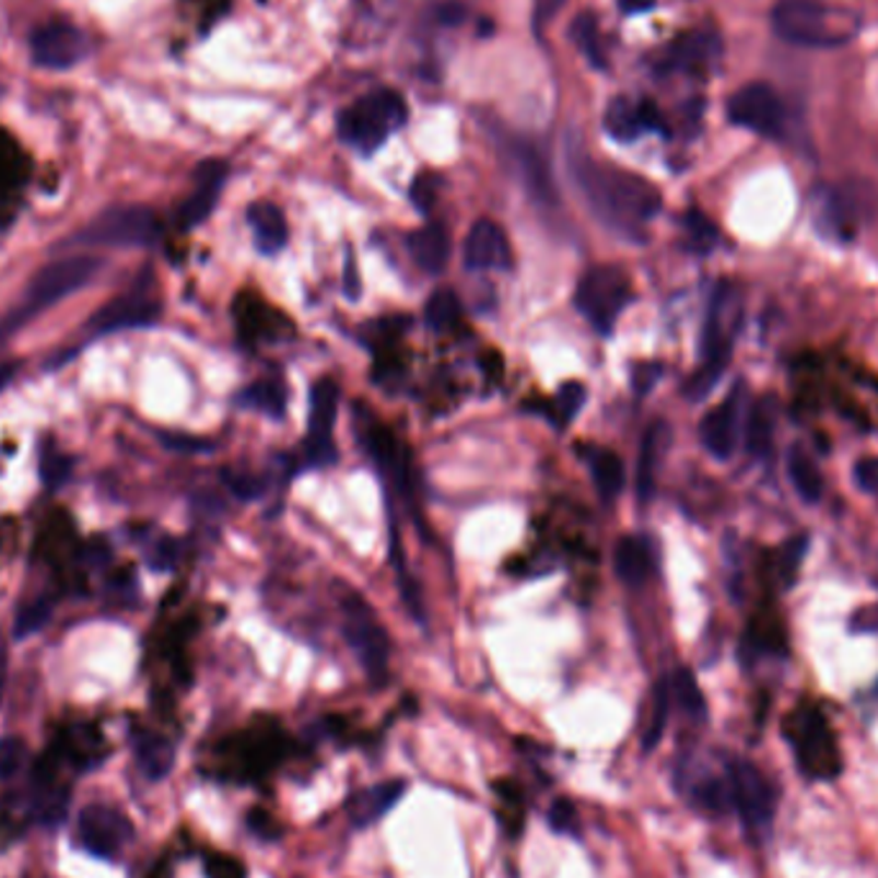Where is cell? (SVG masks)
<instances>
[{
  "label": "cell",
  "mask_w": 878,
  "mask_h": 878,
  "mask_svg": "<svg viewBox=\"0 0 878 878\" xmlns=\"http://www.w3.org/2000/svg\"><path fill=\"white\" fill-rule=\"evenodd\" d=\"M26 745L19 737H5L0 740V781H9L24 769Z\"/></svg>",
  "instance_id": "60d3db41"
},
{
  "label": "cell",
  "mask_w": 878,
  "mask_h": 878,
  "mask_svg": "<svg viewBox=\"0 0 878 878\" xmlns=\"http://www.w3.org/2000/svg\"><path fill=\"white\" fill-rule=\"evenodd\" d=\"M683 226H686V234H689V245H691V249H696V253H710V249L717 245V239H719L717 226H714L701 211L686 213Z\"/></svg>",
  "instance_id": "d590c367"
},
{
  "label": "cell",
  "mask_w": 878,
  "mask_h": 878,
  "mask_svg": "<svg viewBox=\"0 0 878 878\" xmlns=\"http://www.w3.org/2000/svg\"><path fill=\"white\" fill-rule=\"evenodd\" d=\"M434 196H437V180L432 178V175H419L414 180V186H411V201L419 211H430L432 203H434Z\"/></svg>",
  "instance_id": "f6af8a7d"
},
{
  "label": "cell",
  "mask_w": 878,
  "mask_h": 878,
  "mask_svg": "<svg viewBox=\"0 0 878 878\" xmlns=\"http://www.w3.org/2000/svg\"><path fill=\"white\" fill-rule=\"evenodd\" d=\"M614 567L627 586H642L653 567L651 550L640 537H622L614 550Z\"/></svg>",
  "instance_id": "d4e9b609"
},
{
  "label": "cell",
  "mask_w": 878,
  "mask_h": 878,
  "mask_svg": "<svg viewBox=\"0 0 878 878\" xmlns=\"http://www.w3.org/2000/svg\"><path fill=\"white\" fill-rule=\"evenodd\" d=\"M807 548H809V537L807 535L792 537V540H788L784 548H781V552H779V573H781V578H784L786 586L794 581L796 571H799L801 558H804V552H807Z\"/></svg>",
  "instance_id": "ab89813d"
},
{
  "label": "cell",
  "mask_w": 878,
  "mask_h": 878,
  "mask_svg": "<svg viewBox=\"0 0 878 878\" xmlns=\"http://www.w3.org/2000/svg\"><path fill=\"white\" fill-rule=\"evenodd\" d=\"M512 157L516 167H519L522 180L532 190V196L540 198L542 203L555 201V188H552L548 165H545V160L537 154L535 147H529L527 142H514Z\"/></svg>",
  "instance_id": "cb8c5ba5"
},
{
  "label": "cell",
  "mask_w": 878,
  "mask_h": 878,
  "mask_svg": "<svg viewBox=\"0 0 878 878\" xmlns=\"http://www.w3.org/2000/svg\"><path fill=\"white\" fill-rule=\"evenodd\" d=\"M78 838L80 845L95 858L110 861L131 840V824L121 811L110 809L106 804H91L80 811Z\"/></svg>",
  "instance_id": "7c38bea8"
},
{
  "label": "cell",
  "mask_w": 878,
  "mask_h": 878,
  "mask_svg": "<svg viewBox=\"0 0 878 878\" xmlns=\"http://www.w3.org/2000/svg\"><path fill=\"white\" fill-rule=\"evenodd\" d=\"M573 39L581 47L583 55L588 57V62L596 65V68H604L599 28H596L592 16H578V21H575V26H573Z\"/></svg>",
  "instance_id": "74e56055"
},
{
  "label": "cell",
  "mask_w": 878,
  "mask_h": 878,
  "mask_svg": "<svg viewBox=\"0 0 878 878\" xmlns=\"http://www.w3.org/2000/svg\"><path fill=\"white\" fill-rule=\"evenodd\" d=\"M137 763L150 781L167 779L175 765V748L160 735H142L137 740Z\"/></svg>",
  "instance_id": "4316f807"
},
{
  "label": "cell",
  "mask_w": 878,
  "mask_h": 878,
  "mask_svg": "<svg viewBox=\"0 0 878 878\" xmlns=\"http://www.w3.org/2000/svg\"><path fill=\"white\" fill-rule=\"evenodd\" d=\"M861 28L858 13L815 0H784L773 11V32L788 44L809 49H832L853 42Z\"/></svg>",
  "instance_id": "7a4b0ae2"
},
{
  "label": "cell",
  "mask_w": 878,
  "mask_h": 878,
  "mask_svg": "<svg viewBox=\"0 0 878 878\" xmlns=\"http://www.w3.org/2000/svg\"><path fill=\"white\" fill-rule=\"evenodd\" d=\"M722 57L719 36L712 32H691L674 42L666 55V70L686 72V75H706L717 68Z\"/></svg>",
  "instance_id": "e0dca14e"
},
{
  "label": "cell",
  "mask_w": 878,
  "mask_h": 878,
  "mask_svg": "<svg viewBox=\"0 0 878 878\" xmlns=\"http://www.w3.org/2000/svg\"><path fill=\"white\" fill-rule=\"evenodd\" d=\"M565 0H537L535 5V26H545L548 21L555 16L560 11V5H563Z\"/></svg>",
  "instance_id": "681fc988"
},
{
  "label": "cell",
  "mask_w": 878,
  "mask_h": 878,
  "mask_svg": "<svg viewBox=\"0 0 878 878\" xmlns=\"http://www.w3.org/2000/svg\"><path fill=\"white\" fill-rule=\"evenodd\" d=\"M588 465H592L596 489H599L601 496H619V491L624 489V465L619 460V455L607 447H594L588 449Z\"/></svg>",
  "instance_id": "83f0119b"
},
{
  "label": "cell",
  "mask_w": 878,
  "mask_h": 878,
  "mask_svg": "<svg viewBox=\"0 0 878 878\" xmlns=\"http://www.w3.org/2000/svg\"><path fill=\"white\" fill-rule=\"evenodd\" d=\"M853 478L861 491L878 496V457H863V460L855 463Z\"/></svg>",
  "instance_id": "7bdbcfd3"
},
{
  "label": "cell",
  "mask_w": 878,
  "mask_h": 878,
  "mask_svg": "<svg viewBox=\"0 0 878 878\" xmlns=\"http://www.w3.org/2000/svg\"><path fill=\"white\" fill-rule=\"evenodd\" d=\"M691 796L701 809L712 811V815H725V811L735 809L727 776H704L699 784H693Z\"/></svg>",
  "instance_id": "f546056e"
},
{
  "label": "cell",
  "mask_w": 878,
  "mask_h": 878,
  "mask_svg": "<svg viewBox=\"0 0 878 878\" xmlns=\"http://www.w3.org/2000/svg\"><path fill=\"white\" fill-rule=\"evenodd\" d=\"M632 301L630 276L617 265H599L578 280L575 288V306L594 324L599 335H611L619 314Z\"/></svg>",
  "instance_id": "8992f818"
},
{
  "label": "cell",
  "mask_w": 878,
  "mask_h": 878,
  "mask_svg": "<svg viewBox=\"0 0 878 878\" xmlns=\"http://www.w3.org/2000/svg\"><path fill=\"white\" fill-rule=\"evenodd\" d=\"M548 822L550 828L560 832V835H581V822H578V809L571 799H555L550 804L548 811Z\"/></svg>",
  "instance_id": "f35d334b"
},
{
  "label": "cell",
  "mask_w": 878,
  "mask_h": 878,
  "mask_svg": "<svg viewBox=\"0 0 878 878\" xmlns=\"http://www.w3.org/2000/svg\"><path fill=\"white\" fill-rule=\"evenodd\" d=\"M403 792V781H383L378 786L363 788L347 804V815H350L355 828H371L373 822H378L383 815H388L396 807Z\"/></svg>",
  "instance_id": "44dd1931"
},
{
  "label": "cell",
  "mask_w": 878,
  "mask_h": 878,
  "mask_svg": "<svg viewBox=\"0 0 878 878\" xmlns=\"http://www.w3.org/2000/svg\"><path fill=\"white\" fill-rule=\"evenodd\" d=\"M729 788H733V804L740 811L745 828L760 832L769 828L773 811H776V796L769 781L763 779L756 765L748 760H735L727 769Z\"/></svg>",
  "instance_id": "8fae6325"
},
{
  "label": "cell",
  "mask_w": 878,
  "mask_h": 878,
  "mask_svg": "<svg viewBox=\"0 0 878 878\" xmlns=\"http://www.w3.org/2000/svg\"><path fill=\"white\" fill-rule=\"evenodd\" d=\"M249 226L255 232V245L262 255H276L288 242V221L283 211L270 201H257L247 211Z\"/></svg>",
  "instance_id": "7402d4cb"
},
{
  "label": "cell",
  "mask_w": 878,
  "mask_h": 878,
  "mask_svg": "<svg viewBox=\"0 0 878 878\" xmlns=\"http://www.w3.org/2000/svg\"><path fill=\"white\" fill-rule=\"evenodd\" d=\"M583 401H586V388H583L578 381L563 383V386L558 388L555 398H552V403L548 406V417L558 426H567L573 422V417L581 411Z\"/></svg>",
  "instance_id": "836d02e7"
},
{
  "label": "cell",
  "mask_w": 878,
  "mask_h": 878,
  "mask_svg": "<svg viewBox=\"0 0 878 878\" xmlns=\"http://www.w3.org/2000/svg\"><path fill=\"white\" fill-rule=\"evenodd\" d=\"M567 162L573 180L578 183L596 216L617 232L637 234L640 226L660 211V190L651 180L630 169L599 165L588 157L578 139H571L567 144Z\"/></svg>",
  "instance_id": "6da1fadb"
},
{
  "label": "cell",
  "mask_w": 878,
  "mask_h": 878,
  "mask_svg": "<svg viewBox=\"0 0 878 878\" xmlns=\"http://www.w3.org/2000/svg\"><path fill=\"white\" fill-rule=\"evenodd\" d=\"M342 614H344V637L358 653L367 674L375 681L386 676L388 668V634L383 630L371 607L363 601V596L347 592L342 596Z\"/></svg>",
  "instance_id": "ba28073f"
},
{
  "label": "cell",
  "mask_w": 878,
  "mask_h": 878,
  "mask_svg": "<svg viewBox=\"0 0 878 878\" xmlns=\"http://www.w3.org/2000/svg\"><path fill=\"white\" fill-rule=\"evenodd\" d=\"M409 255L430 276H440L449 260V237L442 224L417 229L409 237Z\"/></svg>",
  "instance_id": "603a6c76"
},
{
  "label": "cell",
  "mask_w": 878,
  "mask_h": 878,
  "mask_svg": "<svg viewBox=\"0 0 878 878\" xmlns=\"http://www.w3.org/2000/svg\"><path fill=\"white\" fill-rule=\"evenodd\" d=\"M784 733L786 740L792 742L796 765H799L804 776L815 781H832L843 771L835 733H832L828 719L822 717L819 710H811V706L796 710L786 719Z\"/></svg>",
  "instance_id": "5b68a950"
},
{
  "label": "cell",
  "mask_w": 878,
  "mask_h": 878,
  "mask_svg": "<svg viewBox=\"0 0 878 878\" xmlns=\"http://www.w3.org/2000/svg\"><path fill=\"white\" fill-rule=\"evenodd\" d=\"M224 180H226V165L221 160H206L203 165H198L196 194L190 196L180 209L183 226H198L211 216Z\"/></svg>",
  "instance_id": "ffe728a7"
},
{
  "label": "cell",
  "mask_w": 878,
  "mask_h": 878,
  "mask_svg": "<svg viewBox=\"0 0 878 878\" xmlns=\"http://www.w3.org/2000/svg\"><path fill=\"white\" fill-rule=\"evenodd\" d=\"M727 116L735 127L750 129L760 137L779 139L786 129V106L771 85L752 83L737 91L727 103Z\"/></svg>",
  "instance_id": "9c48e42d"
},
{
  "label": "cell",
  "mask_w": 878,
  "mask_h": 878,
  "mask_svg": "<svg viewBox=\"0 0 878 878\" xmlns=\"http://www.w3.org/2000/svg\"><path fill=\"white\" fill-rule=\"evenodd\" d=\"M32 57L39 68L70 70L87 57V39L78 26L51 21L32 34Z\"/></svg>",
  "instance_id": "4fadbf2b"
},
{
  "label": "cell",
  "mask_w": 878,
  "mask_h": 878,
  "mask_svg": "<svg viewBox=\"0 0 878 878\" xmlns=\"http://www.w3.org/2000/svg\"><path fill=\"white\" fill-rule=\"evenodd\" d=\"M668 437V426L655 422L651 430L645 432L640 447V465H637V493L640 501H651L655 491V468H658V457L663 449V440Z\"/></svg>",
  "instance_id": "484cf974"
},
{
  "label": "cell",
  "mask_w": 878,
  "mask_h": 878,
  "mask_svg": "<svg viewBox=\"0 0 878 878\" xmlns=\"http://www.w3.org/2000/svg\"><path fill=\"white\" fill-rule=\"evenodd\" d=\"M101 268V260L93 255H70L62 260L49 262L47 268L36 272L32 285H28V301L34 308H44L68 298L70 293L80 291L93 280Z\"/></svg>",
  "instance_id": "30bf717a"
},
{
  "label": "cell",
  "mask_w": 878,
  "mask_h": 878,
  "mask_svg": "<svg viewBox=\"0 0 878 878\" xmlns=\"http://www.w3.org/2000/svg\"><path fill=\"white\" fill-rule=\"evenodd\" d=\"M226 478H229V485H232V491L242 499H253L255 493L260 491V485L255 483V478H242V476H226Z\"/></svg>",
  "instance_id": "816d5d0a"
},
{
  "label": "cell",
  "mask_w": 878,
  "mask_h": 878,
  "mask_svg": "<svg viewBox=\"0 0 878 878\" xmlns=\"http://www.w3.org/2000/svg\"><path fill=\"white\" fill-rule=\"evenodd\" d=\"M339 403V388L331 378H321L312 388V403H308V449L314 463H329L335 457L331 432H335Z\"/></svg>",
  "instance_id": "5bb4252c"
},
{
  "label": "cell",
  "mask_w": 878,
  "mask_h": 878,
  "mask_svg": "<svg viewBox=\"0 0 878 878\" xmlns=\"http://www.w3.org/2000/svg\"><path fill=\"white\" fill-rule=\"evenodd\" d=\"M344 291L350 298H360V276H358V268H355V260H352V255L347 257V265H344Z\"/></svg>",
  "instance_id": "f5cc1de1"
},
{
  "label": "cell",
  "mask_w": 878,
  "mask_h": 878,
  "mask_svg": "<svg viewBox=\"0 0 878 878\" xmlns=\"http://www.w3.org/2000/svg\"><path fill=\"white\" fill-rule=\"evenodd\" d=\"M737 327H740V298H737L733 285L719 283L712 293L704 331H701V367L686 386V394L693 401L704 398L717 386L719 375L725 373L729 358H733Z\"/></svg>",
  "instance_id": "3957f363"
},
{
  "label": "cell",
  "mask_w": 878,
  "mask_h": 878,
  "mask_svg": "<svg viewBox=\"0 0 878 878\" xmlns=\"http://www.w3.org/2000/svg\"><path fill=\"white\" fill-rule=\"evenodd\" d=\"M13 375H16V363H0V390L9 386Z\"/></svg>",
  "instance_id": "11a10c76"
},
{
  "label": "cell",
  "mask_w": 878,
  "mask_h": 878,
  "mask_svg": "<svg viewBox=\"0 0 878 878\" xmlns=\"http://www.w3.org/2000/svg\"><path fill=\"white\" fill-rule=\"evenodd\" d=\"M242 403L253 406V409H260L270 417H283L285 409V390L280 386V381H262L249 386L245 394L239 396Z\"/></svg>",
  "instance_id": "e575fe53"
},
{
  "label": "cell",
  "mask_w": 878,
  "mask_h": 878,
  "mask_svg": "<svg viewBox=\"0 0 878 878\" xmlns=\"http://www.w3.org/2000/svg\"><path fill=\"white\" fill-rule=\"evenodd\" d=\"M668 710H670V683L660 681L658 686H655V691H653L651 719H647L645 733H642V748H645L647 752L658 748L660 737H663V733H666Z\"/></svg>",
  "instance_id": "d6a6232c"
},
{
  "label": "cell",
  "mask_w": 878,
  "mask_h": 878,
  "mask_svg": "<svg viewBox=\"0 0 878 878\" xmlns=\"http://www.w3.org/2000/svg\"><path fill=\"white\" fill-rule=\"evenodd\" d=\"M150 878H162V870H157V874H154V876H150Z\"/></svg>",
  "instance_id": "9f6ffc18"
},
{
  "label": "cell",
  "mask_w": 878,
  "mask_h": 878,
  "mask_svg": "<svg viewBox=\"0 0 878 878\" xmlns=\"http://www.w3.org/2000/svg\"><path fill=\"white\" fill-rule=\"evenodd\" d=\"M160 304L144 296H121L114 298L108 306H103L98 314L91 319V329L95 335H108V331L131 329V327H147V324L157 321Z\"/></svg>",
  "instance_id": "ac0fdd59"
},
{
  "label": "cell",
  "mask_w": 878,
  "mask_h": 878,
  "mask_svg": "<svg viewBox=\"0 0 878 878\" xmlns=\"http://www.w3.org/2000/svg\"><path fill=\"white\" fill-rule=\"evenodd\" d=\"M68 476H70V460H68V457L55 455V457H47V460H44L42 478H44V483L49 485V489H60V485L68 481Z\"/></svg>",
  "instance_id": "ee69618b"
},
{
  "label": "cell",
  "mask_w": 878,
  "mask_h": 878,
  "mask_svg": "<svg viewBox=\"0 0 878 878\" xmlns=\"http://www.w3.org/2000/svg\"><path fill=\"white\" fill-rule=\"evenodd\" d=\"M160 234V221L147 206H114L95 216L83 232H78L80 245H116L142 247L152 245Z\"/></svg>",
  "instance_id": "52a82bcc"
},
{
  "label": "cell",
  "mask_w": 878,
  "mask_h": 878,
  "mask_svg": "<svg viewBox=\"0 0 878 878\" xmlns=\"http://www.w3.org/2000/svg\"><path fill=\"white\" fill-rule=\"evenodd\" d=\"M406 101L396 91L381 87L367 93L355 106L339 114L337 129L347 144L358 147L360 152H373L406 124Z\"/></svg>",
  "instance_id": "277c9868"
},
{
  "label": "cell",
  "mask_w": 878,
  "mask_h": 878,
  "mask_svg": "<svg viewBox=\"0 0 878 878\" xmlns=\"http://www.w3.org/2000/svg\"><path fill=\"white\" fill-rule=\"evenodd\" d=\"M160 440L165 442L167 447H175V449H206L209 447V442H201L196 437H183V434H160Z\"/></svg>",
  "instance_id": "f907efd6"
},
{
  "label": "cell",
  "mask_w": 878,
  "mask_h": 878,
  "mask_svg": "<svg viewBox=\"0 0 878 878\" xmlns=\"http://www.w3.org/2000/svg\"><path fill=\"white\" fill-rule=\"evenodd\" d=\"M604 127H607L609 134L619 139V142H632V139H637L642 134V131L663 129V124L655 103L645 101L634 106V103H630L627 98H617L609 103L607 116H604Z\"/></svg>",
  "instance_id": "d6986e66"
},
{
  "label": "cell",
  "mask_w": 878,
  "mask_h": 878,
  "mask_svg": "<svg viewBox=\"0 0 878 878\" xmlns=\"http://www.w3.org/2000/svg\"><path fill=\"white\" fill-rule=\"evenodd\" d=\"M740 406H742L740 390L735 388L733 396H729L725 403H719L717 409H712L710 414L701 419V426H699L701 442H704V447L710 449L717 460H727V457H733V453H735L737 434H740V419H742Z\"/></svg>",
  "instance_id": "2e32d148"
},
{
  "label": "cell",
  "mask_w": 878,
  "mask_h": 878,
  "mask_svg": "<svg viewBox=\"0 0 878 878\" xmlns=\"http://www.w3.org/2000/svg\"><path fill=\"white\" fill-rule=\"evenodd\" d=\"M49 614H51V607L47 601H34V604H28L26 609H21L19 611V617H16V637L19 640H24V637H28V634H34V632H39L44 624L49 622Z\"/></svg>",
  "instance_id": "b9f144b4"
},
{
  "label": "cell",
  "mask_w": 878,
  "mask_h": 878,
  "mask_svg": "<svg viewBox=\"0 0 878 878\" xmlns=\"http://www.w3.org/2000/svg\"><path fill=\"white\" fill-rule=\"evenodd\" d=\"M771 437H773V422H771V414H769V403H760L756 406V411H752L750 417V426H748V447L752 455H765L771 447Z\"/></svg>",
  "instance_id": "8d00e7d4"
},
{
  "label": "cell",
  "mask_w": 878,
  "mask_h": 878,
  "mask_svg": "<svg viewBox=\"0 0 878 878\" xmlns=\"http://www.w3.org/2000/svg\"><path fill=\"white\" fill-rule=\"evenodd\" d=\"M660 371L663 367L658 363H642L634 367V373H632L634 390H637V394H647V390L655 386V381H658Z\"/></svg>",
  "instance_id": "7dc6e473"
},
{
  "label": "cell",
  "mask_w": 878,
  "mask_h": 878,
  "mask_svg": "<svg viewBox=\"0 0 878 878\" xmlns=\"http://www.w3.org/2000/svg\"><path fill=\"white\" fill-rule=\"evenodd\" d=\"M426 324L434 331H447L457 327V321H460V298L455 296L453 288H437V291L432 293L430 301H426Z\"/></svg>",
  "instance_id": "1f68e13d"
},
{
  "label": "cell",
  "mask_w": 878,
  "mask_h": 878,
  "mask_svg": "<svg viewBox=\"0 0 878 878\" xmlns=\"http://www.w3.org/2000/svg\"><path fill=\"white\" fill-rule=\"evenodd\" d=\"M670 696L678 701V706H681L691 719L706 717V699L689 668H678L674 678H670Z\"/></svg>",
  "instance_id": "4dcf8cb0"
},
{
  "label": "cell",
  "mask_w": 878,
  "mask_h": 878,
  "mask_svg": "<svg viewBox=\"0 0 878 878\" xmlns=\"http://www.w3.org/2000/svg\"><path fill=\"white\" fill-rule=\"evenodd\" d=\"M247 824H249V830H253L257 838H262V840H278V838H280L278 822H276V819H272V815H268V811H265V809H253V811H249Z\"/></svg>",
  "instance_id": "bcb514c9"
},
{
  "label": "cell",
  "mask_w": 878,
  "mask_h": 878,
  "mask_svg": "<svg viewBox=\"0 0 878 878\" xmlns=\"http://www.w3.org/2000/svg\"><path fill=\"white\" fill-rule=\"evenodd\" d=\"M209 874L211 878H242V868L232 858H211Z\"/></svg>",
  "instance_id": "c3c4849f"
},
{
  "label": "cell",
  "mask_w": 878,
  "mask_h": 878,
  "mask_svg": "<svg viewBox=\"0 0 878 878\" xmlns=\"http://www.w3.org/2000/svg\"><path fill=\"white\" fill-rule=\"evenodd\" d=\"M655 0H622V9L630 11V13H640V11H651Z\"/></svg>",
  "instance_id": "db71d44e"
},
{
  "label": "cell",
  "mask_w": 878,
  "mask_h": 878,
  "mask_svg": "<svg viewBox=\"0 0 878 878\" xmlns=\"http://www.w3.org/2000/svg\"><path fill=\"white\" fill-rule=\"evenodd\" d=\"M788 478H792L796 493H799L807 504H817V501L822 499L824 491L822 473H819L817 465L811 463V457L799 447H794L792 453H788Z\"/></svg>",
  "instance_id": "f1b7e54d"
},
{
  "label": "cell",
  "mask_w": 878,
  "mask_h": 878,
  "mask_svg": "<svg viewBox=\"0 0 878 878\" xmlns=\"http://www.w3.org/2000/svg\"><path fill=\"white\" fill-rule=\"evenodd\" d=\"M465 265L470 270H508L512 268V245L496 221L478 219L465 237Z\"/></svg>",
  "instance_id": "9a60e30c"
}]
</instances>
